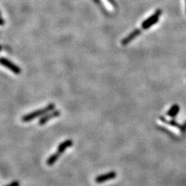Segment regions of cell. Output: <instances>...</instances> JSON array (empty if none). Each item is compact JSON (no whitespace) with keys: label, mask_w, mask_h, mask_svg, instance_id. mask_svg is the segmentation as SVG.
Returning a JSON list of instances; mask_svg holds the SVG:
<instances>
[{"label":"cell","mask_w":186,"mask_h":186,"mask_svg":"<svg viewBox=\"0 0 186 186\" xmlns=\"http://www.w3.org/2000/svg\"><path fill=\"white\" fill-rule=\"evenodd\" d=\"M1 64H2V66H4L6 68H7L8 69L11 70L12 72L13 73H15V74H20L21 73L20 68L19 66H17V65L14 64L11 61H9L8 60H7V59H6L4 57H2Z\"/></svg>","instance_id":"3957f363"},{"label":"cell","mask_w":186,"mask_h":186,"mask_svg":"<svg viewBox=\"0 0 186 186\" xmlns=\"http://www.w3.org/2000/svg\"><path fill=\"white\" fill-rule=\"evenodd\" d=\"M161 13H162V11L161 10H158L153 15H151L150 17L147 18L145 21H143L141 24L142 29L146 30L153 26V25L156 24V23H157V21L159 20V17L161 16Z\"/></svg>","instance_id":"7a4b0ae2"},{"label":"cell","mask_w":186,"mask_h":186,"mask_svg":"<svg viewBox=\"0 0 186 186\" xmlns=\"http://www.w3.org/2000/svg\"><path fill=\"white\" fill-rule=\"evenodd\" d=\"M61 156V154L60 153H55L53 154H52L51 157H50L48 159H47V161H46V163H47V165L48 166H52L53 165V164L56 162V161H57V159L60 158V157Z\"/></svg>","instance_id":"9c48e42d"},{"label":"cell","mask_w":186,"mask_h":186,"mask_svg":"<svg viewBox=\"0 0 186 186\" xmlns=\"http://www.w3.org/2000/svg\"><path fill=\"white\" fill-rule=\"evenodd\" d=\"M108 2H110V3H111V4H113V5H115V3H114V0H108Z\"/></svg>","instance_id":"4fadbf2b"},{"label":"cell","mask_w":186,"mask_h":186,"mask_svg":"<svg viewBox=\"0 0 186 186\" xmlns=\"http://www.w3.org/2000/svg\"><path fill=\"white\" fill-rule=\"evenodd\" d=\"M185 5H186V0H185Z\"/></svg>","instance_id":"5bb4252c"},{"label":"cell","mask_w":186,"mask_h":186,"mask_svg":"<svg viewBox=\"0 0 186 186\" xmlns=\"http://www.w3.org/2000/svg\"><path fill=\"white\" fill-rule=\"evenodd\" d=\"M179 130H180V131L182 132H185L186 131V122H185L184 124H183L182 126H180Z\"/></svg>","instance_id":"8fae6325"},{"label":"cell","mask_w":186,"mask_h":186,"mask_svg":"<svg viewBox=\"0 0 186 186\" xmlns=\"http://www.w3.org/2000/svg\"><path fill=\"white\" fill-rule=\"evenodd\" d=\"M117 176V173L115 172H110L104 175H101L97 176L95 179V181L97 184H102V183L109 181V180L114 179Z\"/></svg>","instance_id":"5b68a950"},{"label":"cell","mask_w":186,"mask_h":186,"mask_svg":"<svg viewBox=\"0 0 186 186\" xmlns=\"http://www.w3.org/2000/svg\"><path fill=\"white\" fill-rule=\"evenodd\" d=\"M141 33V31L140 29H135V30H133L132 32L130 33L129 34V35L126 37L125 38L122 39V44L123 46H126L127 44H128L129 43L131 42L133 39L136 38V37H138L139 35H140Z\"/></svg>","instance_id":"8992f818"},{"label":"cell","mask_w":186,"mask_h":186,"mask_svg":"<svg viewBox=\"0 0 186 186\" xmlns=\"http://www.w3.org/2000/svg\"><path fill=\"white\" fill-rule=\"evenodd\" d=\"M6 186H20V182L19 181H13L10 184L7 185Z\"/></svg>","instance_id":"7c38bea8"},{"label":"cell","mask_w":186,"mask_h":186,"mask_svg":"<svg viewBox=\"0 0 186 186\" xmlns=\"http://www.w3.org/2000/svg\"><path fill=\"white\" fill-rule=\"evenodd\" d=\"M73 144V142L72 140H70V139H68V140L62 142L61 144L59 145L58 148H57V153L61 154L62 153H64V151L66 150L67 148L72 146Z\"/></svg>","instance_id":"52a82bcc"},{"label":"cell","mask_w":186,"mask_h":186,"mask_svg":"<svg viewBox=\"0 0 186 186\" xmlns=\"http://www.w3.org/2000/svg\"><path fill=\"white\" fill-rule=\"evenodd\" d=\"M161 120L163 122H164L165 123H167L168 124V125H170L172 126H174V127H178V128H179L180 126L179 125V124L177 123V122H176L175 120H170V121H167L166 119H165L163 117H161Z\"/></svg>","instance_id":"30bf717a"},{"label":"cell","mask_w":186,"mask_h":186,"mask_svg":"<svg viewBox=\"0 0 186 186\" xmlns=\"http://www.w3.org/2000/svg\"><path fill=\"white\" fill-rule=\"evenodd\" d=\"M60 114H61V112L59 110H56L55 111H52V112H51V113L46 114V115L42 117L39 121V124L40 126L44 125V124L47 123L48 121L51 120L52 119H54V118L59 117Z\"/></svg>","instance_id":"277c9868"},{"label":"cell","mask_w":186,"mask_h":186,"mask_svg":"<svg viewBox=\"0 0 186 186\" xmlns=\"http://www.w3.org/2000/svg\"><path fill=\"white\" fill-rule=\"evenodd\" d=\"M55 105L54 104H50L47 105V106L42 108V109L37 110L36 111L33 112V113H30L29 114L23 116L22 118H21V121H22L23 122H30V121L36 119V118H37L39 116H42L43 114L48 113L49 112H52L55 109Z\"/></svg>","instance_id":"6da1fadb"},{"label":"cell","mask_w":186,"mask_h":186,"mask_svg":"<svg viewBox=\"0 0 186 186\" xmlns=\"http://www.w3.org/2000/svg\"><path fill=\"white\" fill-rule=\"evenodd\" d=\"M179 110H180V108L179 106V105L175 104L168 110V112H167V115L170 117H176L178 114L179 112Z\"/></svg>","instance_id":"ba28073f"}]
</instances>
